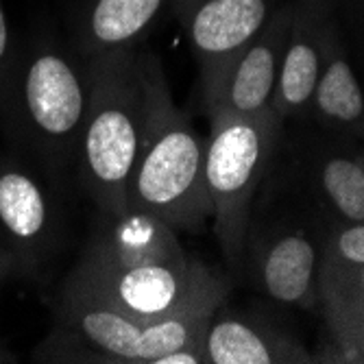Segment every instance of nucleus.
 Returning <instances> with one entry per match:
<instances>
[{
	"mask_svg": "<svg viewBox=\"0 0 364 364\" xmlns=\"http://www.w3.org/2000/svg\"><path fill=\"white\" fill-rule=\"evenodd\" d=\"M318 308L329 336L364 325V264L347 273L321 275Z\"/></svg>",
	"mask_w": 364,
	"mask_h": 364,
	"instance_id": "nucleus-17",
	"label": "nucleus"
},
{
	"mask_svg": "<svg viewBox=\"0 0 364 364\" xmlns=\"http://www.w3.org/2000/svg\"><path fill=\"white\" fill-rule=\"evenodd\" d=\"M308 116L332 134L358 140L364 134V90L355 77L336 18L329 22L325 33L321 68Z\"/></svg>",
	"mask_w": 364,
	"mask_h": 364,
	"instance_id": "nucleus-16",
	"label": "nucleus"
},
{
	"mask_svg": "<svg viewBox=\"0 0 364 364\" xmlns=\"http://www.w3.org/2000/svg\"><path fill=\"white\" fill-rule=\"evenodd\" d=\"M220 306H198L166 318H140L61 286L53 329L36 358L40 362L157 364L175 349L205 343L212 316Z\"/></svg>",
	"mask_w": 364,
	"mask_h": 364,
	"instance_id": "nucleus-4",
	"label": "nucleus"
},
{
	"mask_svg": "<svg viewBox=\"0 0 364 364\" xmlns=\"http://www.w3.org/2000/svg\"><path fill=\"white\" fill-rule=\"evenodd\" d=\"M360 142H362V144H364V134H362V138H360Z\"/></svg>",
	"mask_w": 364,
	"mask_h": 364,
	"instance_id": "nucleus-24",
	"label": "nucleus"
},
{
	"mask_svg": "<svg viewBox=\"0 0 364 364\" xmlns=\"http://www.w3.org/2000/svg\"><path fill=\"white\" fill-rule=\"evenodd\" d=\"M140 63L146 85V118L129 179L127 208L151 212L177 231L201 234L212 220L205 188V138L175 105L161 59L142 48Z\"/></svg>",
	"mask_w": 364,
	"mask_h": 364,
	"instance_id": "nucleus-2",
	"label": "nucleus"
},
{
	"mask_svg": "<svg viewBox=\"0 0 364 364\" xmlns=\"http://www.w3.org/2000/svg\"><path fill=\"white\" fill-rule=\"evenodd\" d=\"M173 0H79L73 22V48L81 59L142 48Z\"/></svg>",
	"mask_w": 364,
	"mask_h": 364,
	"instance_id": "nucleus-15",
	"label": "nucleus"
},
{
	"mask_svg": "<svg viewBox=\"0 0 364 364\" xmlns=\"http://www.w3.org/2000/svg\"><path fill=\"white\" fill-rule=\"evenodd\" d=\"M18 50H20V46L14 40L5 3L0 0V85L5 83L7 75L11 73L14 63H16V57H18Z\"/></svg>",
	"mask_w": 364,
	"mask_h": 364,
	"instance_id": "nucleus-20",
	"label": "nucleus"
},
{
	"mask_svg": "<svg viewBox=\"0 0 364 364\" xmlns=\"http://www.w3.org/2000/svg\"><path fill=\"white\" fill-rule=\"evenodd\" d=\"M208 364H301L314 355L284 329L257 314L227 308L216 310L205 336Z\"/></svg>",
	"mask_w": 364,
	"mask_h": 364,
	"instance_id": "nucleus-14",
	"label": "nucleus"
},
{
	"mask_svg": "<svg viewBox=\"0 0 364 364\" xmlns=\"http://www.w3.org/2000/svg\"><path fill=\"white\" fill-rule=\"evenodd\" d=\"M341 5L353 16H364V0H338V7Z\"/></svg>",
	"mask_w": 364,
	"mask_h": 364,
	"instance_id": "nucleus-22",
	"label": "nucleus"
},
{
	"mask_svg": "<svg viewBox=\"0 0 364 364\" xmlns=\"http://www.w3.org/2000/svg\"><path fill=\"white\" fill-rule=\"evenodd\" d=\"M3 362H16V355L9 349H5L3 345H0V364H3Z\"/></svg>",
	"mask_w": 364,
	"mask_h": 364,
	"instance_id": "nucleus-23",
	"label": "nucleus"
},
{
	"mask_svg": "<svg viewBox=\"0 0 364 364\" xmlns=\"http://www.w3.org/2000/svg\"><path fill=\"white\" fill-rule=\"evenodd\" d=\"M292 3L275 7L269 22L240 50L227 57L214 73L198 79L208 116H257L271 109L282 57L290 31Z\"/></svg>",
	"mask_w": 364,
	"mask_h": 364,
	"instance_id": "nucleus-8",
	"label": "nucleus"
},
{
	"mask_svg": "<svg viewBox=\"0 0 364 364\" xmlns=\"http://www.w3.org/2000/svg\"><path fill=\"white\" fill-rule=\"evenodd\" d=\"M16 275H20V264H18V259L7 249L0 247V286H3L7 279L16 277Z\"/></svg>",
	"mask_w": 364,
	"mask_h": 364,
	"instance_id": "nucleus-21",
	"label": "nucleus"
},
{
	"mask_svg": "<svg viewBox=\"0 0 364 364\" xmlns=\"http://www.w3.org/2000/svg\"><path fill=\"white\" fill-rule=\"evenodd\" d=\"M338 0H292L290 31L271 109L282 118H306L316 85L327 26Z\"/></svg>",
	"mask_w": 364,
	"mask_h": 364,
	"instance_id": "nucleus-12",
	"label": "nucleus"
},
{
	"mask_svg": "<svg viewBox=\"0 0 364 364\" xmlns=\"http://www.w3.org/2000/svg\"><path fill=\"white\" fill-rule=\"evenodd\" d=\"M171 11L201 79L257 36L275 11V0H173Z\"/></svg>",
	"mask_w": 364,
	"mask_h": 364,
	"instance_id": "nucleus-10",
	"label": "nucleus"
},
{
	"mask_svg": "<svg viewBox=\"0 0 364 364\" xmlns=\"http://www.w3.org/2000/svg\"><path fill=\"white\" fill-rule=\"evenodd\" d=\"M81 255L114 267H186L192 257L183 251L177 229L144 210L98 212Z\"/></svg>",
	"mask_w": 364,
	"mask_h": 364,
	"instance_id": "nucleus-11",
	"label": "nucleus"
},
{
	"mask_svg": "<svg viewBox=\"0 0 364 364\" xmlns=\"http://www.w3.org/2000/svg\"><path fill=\"white\" fill-rule=\"evenodd\" d=\"M142 48L109 50L85 59L90 103L81 134L77 175L98 212L127 210V190L140 153L146 85Z\"/></svg>",
	"mask_w": 364,
	"mask_h": 364,
	"instance_id": "nucleus-3",
	"label": "nucleus"
},
{
	"mask_svg": "<svg viewBox=\"0 0 364 364\" xmlns=\"http://www.w3.org/2000/svg\"><path fill=\"white\" fill-rule=\"evenodd\" d=\"M325 362H362L364 364V325L329 336V351L321 355Z\"/></svg>",
	"mask_w": 364,
	"mask_h": 364,
	"instance_id": "nucleus-19",
	"label": "nucleus"
},
{
	"mask_svg": "<svg viewBox=\"0 0 364 364\" xmlns=\"http://www.w3.org/2000/svg\"><path fill=\"white\" fill-rule=\"evenodd\" d=\"M42 175L16 155H0V247L18 259L20 273L31 277L55 255L61 240L55 183Z\"/></svg>",
	"mask_w": 364,
	"mask_h": 364,
	"instance_id": "nucleus-7",
	"label": "nucleus"
},
{
	"mask_svg": "<svg viewBox=\"0 0 364 364\" xmlns=\"http://www.w3.org/2000/svg\"><path fill=\"white\" fill-rule=\"evenodd\" d=\"M364 264V220L329 225L321 251V275H336Z\"/></svg>",
	"mask_w": 364,
	"mask_h": 364,
	"instance_id": "nucleus-18",
	"label": "nucleus"
},
{
	"mask_svg": "<svg viewBox=\"0 0 364 364\" xmlns=\"http://www.w3.org/2000/svg\"><path fill=\"white\" fill-rule=\"evenodd\" d=\"M87 103L85 59L40 38L20 46L0 85V127L14 146L59 186L77 168Z\"/></svg>",
	"mask_w": 364,
	"mask_h": 364,
	"instance_id": "nucleus-1",
	"label": "nucleus"
},
{
	"mask_svg": "<svg viewBox=\"0 0 364 364\" xmlns=\"http://www.w3.org/2000/svg\"><path fill=\"white\" fill-rule=\"evenodd\" d=\"M282 124L284 120L273 109L257 116H210L205 188L212 203V227L229 275L245 269L253 198L271 171Z\"/></svg>",
	"mask_w": 364,
	"mask_h": 364,
	"instance_id": "nucleus-5",
	"label": "nucleus"
},
{
	"mask_svg": "<svg viewBox=\"0 0 364 364\" xmlns=\"http://www.w3.org/2000/svg\"><path fill=\"white\" fill-rule=\"evenodd\" d=\"M308 149L306 186L323 220L345 225L364 220V149L358 138L325 131Z\"/></svg>",
	"mask_w": 364,
	"mask_h": 364,
	"instance_id": "nucleus-13",
	"label": "nucleus"
},
{
	"mask_svg": "<svg viewBox=\"0 0 364 364\" xmlns=\"http://www.w3.org/2000/svg\"><path fill=\"white\" fill-rule=\"evenodd\" d=\"M63 286L131 316L166 318L198 306L225 304L229 273L194 257L186 267L127 269L79 255Z\"/></svg>",
	"mask_w": 364,
	"mask_h": 364,
	"instance_id": "nucleus-6",
	"label": "nucleus"
},
{
	"mask_svg": "<svg viewBox=\"0 0 364 364\" xmlns=\"http://www.w3.org/2000/svg\"><path fill=\"white\" fill-rule=\"evenodd\" d=\"M325 229L271 227L249 231L245 264L253 286L273 301L294 308H318V269Z\"/></svg>",
	"mask_w": 364,
	"mask_h": 364,
	"instance_id": "nucleus-9",
	"label": "nucleus"
}]
</instances>
